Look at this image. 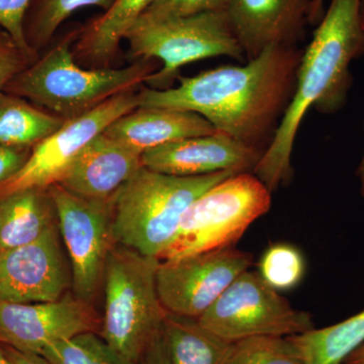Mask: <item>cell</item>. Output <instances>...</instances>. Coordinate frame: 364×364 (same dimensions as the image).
Instances as JSON below:
<instances>
[{
    "mask_svg": "<svg viewBox=\"0 0 364 364\" xmlns=\"http://www.w3.org/2000/svg\"><path fill=\"white\" fill-rule=\"evenodd\" d=\"M303 52L296 45H272L244 65L178 76L177 87H141L138 107L196 112L218 132L264 153L293 100Z\"/></svg>",
    "mask_w": 364,
    "mask_h": 364,
    "instance_id": "cell-1",
    "label": "cell"
},
{
    "mask_svg": "<svg viewBox=\"0 0 364 364\" xmlns=\"http://www.w3.org/2000/svg\"><path fill=\"white\" fill-rule=\"evenodd\" d=\"M359 4L360 0H331L304 50L293 100L253 171L272 193L293 178L294 141L306 112L314 107L321 114H336L346 105L349 67L364 55Z\"/></svg>",
    "mask_w": 364,
    "mask_h": 364,
    "instance_id": "cell-2",
    "label": "cell"
},
{
    "mask_svg": "<svg viewBox=\"0 0 364 364\" xmlns=\"http://www.w3.org/2000/svg\"><path fill=\"white\" fill-rule=\"evenodd\" d=\"M80 28L64 36L42 58L31 64L4 91L30 100L62 119H75L109 98L138 90L159 65L141 58L124 68L86 69L72 51Z\"/></svg>",
    "mask_w": 364,
    "mask_h": 364,
    "instance_id": "cell-3",
    "label": "cell"
},
{
    "mask_svg": "<svg viewBox=\"0 0 364 364\" xmlns=\"http://www.w3.org/2000/svg\"><path fill=\"white\" fill-rule=\"evenodd\" d=\"M235 172L176 176L140 167L114 196L112 233L116 243L156 257L176 237L186 210L198 196Z\"/></svg>",
    "mask_w": 364,
    "mask_h": 364,
    "instance_id": "cell-4",
    "label": "cell"
},
{
    "mask_svg": "<svg viewBox=\"0 0 364 364\" xmlns=\"http://www.w3.org/2000/svg\"><path fill=\"white\" fill-rule=\"evenodd\" d=\"M159 264L158 258L122 245L107 257L102 337L128 364H138L162 334L167 311L158 296Z\"/></svg>",
    "mask_w": 364,
    "mask_h": 364,
    "instance_id": "cell-5",
    "label": "cell"
},
{
    "mask_svg": "<svg viewBox=\"0 0 364 364\" xmlns=\"http://www.w3.org/2000/svg\"><path fill=\"white\" fill-rule=\"evenodd\" d=\"M270 207L272 191L252 172L228 177L191 203L159 260H177L235 247L248 228L267 214Z\"/></svg>",
    "mask_w": 364,
    "mask_h": 364,
    "instance_id": "cell-6",
    "label": "cell"
},
{
    "mask_svg": "<svg viewBox=\"0 0 364 364\" xmlns=\"http://www.w3.org/2000/svg\"><path fill=\"white\" fill-rule=\"evenodd\" d=\"M124 40L134 59H158L163 67L147 79L153 90H168L181 67L227 56L246 60L235 38L226 11H205L167 18H138Z\"/></svg>",
    "mask_w": 364,
    "mask_h": 364,
    "instance_id": "cell-7",
    "label": "cell"
},
{
    "mask_svg": "<svg viewBox=\"0 0 364 364\" xmlns=\"http://www.w3.org/2000/svg\"><path fill=\"white\" fill-rule=\"evenodd\" d=\"M196 320L230 342L252 337L287 338L315 328L310 314L294 309L259 273L249 269Z\"/></svg>",
    "mask_w": 364,
    "mask_h": 364,
    "instance_id": "cell-8",
    "label": "cell"
},
{
    "mask_svg": "<svg viewBox=\"0 0 364 364\" xmlns=\"http://www.w3.org/2000/svg\"><path fill=\"white\" fill-rule=\"evenodd\" d=\"M59 233L63 239L78 299L90 303L104 279L107 257L114 248V200L81 198L60 184L50 186Z\"/></svg>",
    "mask_w": 364,
    "mask_h": 364,
    "instance_id": "cell-9",
    "label": "cell"
},
{
    "mask_svg": "<svg viewBox=\"0 0 364 364\" xmlns=\"http://www.w3.org/2000/svg\"><path fill=\"white\" fill-rule=\"evenodd\" d=\"M136 91L109 98L92 111L65 121L61 128L33 147L25 165L0 184V198L23 189H48L59 183L95 136L138 107Z\"/></svg>",
    "mask_w": 364,
    "mask_h": 364,
    "instance_id": "cell-10",
    "label": "cell"
},
{
    "mask_svg": "<svg viewBox=\"0 0 364 364\" xmlns=\"http://www.w3.org/2000/svg\"><path fill=\"white\" fill-rule=\"evenodd\" d=\"M252 262L250 253L235 247L160 261L156 284L163 308L181 317L200 318Z\"/></svg>",
    "mask_w": 364,
    "mask_h": 364,
    "instance_id": "cell-11",
    "label": "cell"
},
{
    "mask_svg": "<svg viewBox=\"0 0 364 364\" xmlns=\"http://www.w3.org/2000/svg\"><path fill=\"white\" fill-rule=\"evenodd\" d=\"M70 282L60 245L58 224L32 243L0 251V301H58Z\"/></svg>",
    "mask_w": 364,
    "mask_h": 364,
    "instance_id": "cell-12",
    "label": "cell"
},
{
    "mask_svg": "<svg viewBox=\"0 0 364 364\" xmlns=\"http://www.w3.org/2000/svg\"><path fill=\"white\" fill-rule=\"evenodd\" d=\"M98 321L88 303L70 294L46 303L0 301V343L42 353L55 342L97 332Z\"/></svg>",
    "mask_w": 364,
    "mask_h": 364,
    "instance_id": "cell-13",
    "label": "cell"
},
{
    "mask_svg": "<svg viewBox=\"0 0 364 364\" xmlns=\"http://www.w3.org/2000/svg\"><path fill=\"white\" fill-rule=\"evenodd\" d=\"M264 153L226 134L191 136L165 144L142 154V165L160 173L200 176L217 172H252Z\"/></svg>",
    "mask_w": 364,
    "mask_h": 364,
    "instance_id": "cell-14",
    "label": "cell"
},
{
    "mask_svg": "<svg viewBox=\"0 0 364 364\" xmlns=\"http://www.w3.org/2000/svg\"><path fill=\"white\" fill-rule=\"evenodd\" d=\"M228 20L247 61L272 45H296L309 23L301 0H228Z\"/></svg>",
    "mask_w": 364,
    "mask_h": 364,
    "instance_id": "cell-15",
    "label": "cell"
},
{
    "mask_svg": "<svg viewBox=\"0 0 364 364\" xmlns=\"http://www.w3.org/2000/svg\"><path fill=\"white\" fill-rule=\"evenodd\" d=\"M141 157L102 133L86 146L58 184L88 200H112L143 166Z\"/></svg>",
    "mask_w": 364,
    "mask_h": 364,
    "instance_id": "cell-16",
    "label": "cell"
},
{
    "mask_svg": "<svg viewBox=\"0 0 364 364\" xmlns=\"http://www.w3.org/2000/svg\"><path fill=\"white\" fill-rule=\"evenodd\" d=\"M217 132L210 122L196 112L136 107L109 124L104 133L142 155L165 144Z\"/></svg>",
    "mask_w": 364,
    "mask_h": 364,
    "instance_id": "cell-17",
    "label": "cell"
},
{
    "mask_svg": "<svg viewBox=\"0 0 364 364\" xmlns=\"http://www.w3.org/2000/svg\"><path fill=\"white\" fill-rule=\"evenodd\" d=\"M154 0H116L102 16L81 26L72 46L76 62L91 69L109 68L119 44Z\"/></svg>",
    "mask_w": 364,
    "mask_h": 364,
    "instance_id": "cell-18",
    "label": "cell"
},
{
    "mask_svg": "<svg viewBox=\"0 0 364 364\" xmlns=\"http://www.w3.org/2000/svg\"><path fill=\"white\" fill-rule=\"evenodd\" d=\"M57 224L49 189L30 188L0 198V251L37 240Z\"/></svg>",
    "mask_w": 364,
    "mask_h": 364,
    "instance_id": "cell-19",
    "label": "cell"
},
{
    "mask_svg": "<svg viewBox=\"0 0 364 364\" xmlns=\"http://www.w3.org/2000/svg\"><path fill=\"white\" fill-rule=\"evenodd\" d=\"M64 123L30 100L0 91V146L33 149Z\"/></svg>",
    "mask_w": 364,
    "mask_h": 364,
    "instance_id": "cell-20",
    "label": "cell"
},
{
    "mask_svg": "<svg viewBox=\"0 0 364 364\" xmlns=\"http://www.w3.org/2000/svg\"><path fill=\"white\" fill-rule=\"evenodd\" d=\"M162 335L171 364H221L232 342L221 338L196 318L167 312Z\"/></svg>",
    "mask_w": 364,
    "mask_h": 364,
    "instance_id": "cell-21",
    "label": "cell"
},
{
    "mask_svg": "<svg viewBox=\"0 0 364 364\" xmlns=\"http://www.w3.org/2000/svg\"><path fill=\"white\" fill-rule=\"evenodd\" d=\"M304 364H343L345 359L364 344V310L322 329L287 337Z\"/></svg>",
    "mask_w": 364,
    "mask_h": 364,
    "instance_id": "cell-22",
    "label": "cell"
},
{
    "mask_svg": "<svg viewBox=\"0 0 364 364\" xmlns=\"http://www.w3.org/2000/svg\"><path fill=\"white\" fill-rule=\"evenodd\" d=\"M116 0H33L26 14V42L33 51L49 45L60 26L78 9L98 6L107 11Z\"/></svg>",
    "mask_w": 364,
    "mask_h": 364,
    "instance_id": "cell-23",
    "label": "cell"
},
{
    "mask_svg": "<svg viewBox=\"0 0 364 364\" xmlns=\"http://www.w3.org/2000/svg\"><path fill=\"white\" fill-rule=\"evenodd\" d=\"M51 364H128L97 332H85L46 347Z\"/></svg>",
    "mask_w": 364,
    "mask_h": 364,
    "instance_id": "cell-24",
    "label": "cell"
},
{
    "mask_svg": "<svg viewBox=\"0 0 364 364\" xmlns=\"http://www.w3.org/2000/svg\"><path fill=\"white\" fill-rule=\"evenodd\" d=\"M221 364H304L287 338L252 337L232 342Z\"/></svg>",
    "mask_w": 364,
    "mask_h": 364,
    "instance_id": "cell-25",
    "label": "cell"
},
{
    "mask_svg": "<svg viewBox=\"0 0 364 364\" xmlns=\"http://www.w3.org/2000/svg\"><path fill=\"white\" fill-rule=\"evenodd\" d=\"M305 260L298 249L289 244L270 246L261 257L259 274L277 291L298 286L305 275Z\"/></svg>",
    "mask_w": 364,
    "mask_h": 364,
    "instance_id": "cell-26",
    "label": "cell"
},
{
    "mask_svg": "<svg viewBox=\"0 0 364 364\" xmlns=\"http://www.w3.org/2000/svg\"><path fill=\"white\" fill-rule=\"evenodd\" d=\"M33 0H0V28L6 31L16 44L33 62L39 54L33 51L26 39L25 21Z\"/></svg>",
    "mask_w": 364,
    "mask_h": 364,
    "instance_id": "cell-27",
    "label": "cell"
},
{
    "mask_svg": "<svg viewBox=\"0 0 364 364\" xmlns=\"http://www.w3.org/2000/svg\"><path fill=\"white\" fill-rule=\"evenodd\" d=\"M227 1L228 0H154L140 18H176L205 11H225Z\"/></svg>",
    "mask_w": 364,
    "mask_h": 364,
    "instance_id": "cell-28",
    "label": "cell"
},
{
    "mask_svg": "<svg viewBox=\"0 0 364 364\" xmlns=\"http://www.w3.org/2000/svg\"><path fill=\"white\" fill-rule=\"evenodd\" d=\"M33 63L13 38L0 28V91H4L9 81Z\"/></svg>",
    "mask_w": 364,
    "mask_h": 364,
    "instance_id": "cell-29",
    "label": "cell"
},
{
    "mask_svg": "<svg viewBox=\"0 0 364 364\" xmlns=\"http://www.w3.org/2000/svg\"><path fill=\"white\" fill-rule=\"evenodd\" d=\"M32 149L0 146V184L11 178L25 165Z\"/></svg>",
    "mask_w": 364,
    "mask_h": 364,
    "instance_id": "cell-30",
    "label": "cell"
},
{
    "mask_svg": "<svg viewBox=\"0 0 364 364\" xmlns=\"http://www.w3.org/2000/svg\"><path fill=\"white\" fill-rule=\"evenodd\" d=\"M138 364H171L162 334L151 344Z\"/></svg>",
    "mask_w": 364,
    "mask_h": 364,
    "instance_id": "cell-31",
    "label": "cell"
},
{
    "mask_svg": "<svg viewBox=\"0 0 364 364\" xmlns=\"http://www.w3.org/2000/svg\"><path fill=\"white\" fill-rule=\"evenodd\" d=\"M2 347L13 364H51L41 354L20 351L4 344H2Z\"/></svg>",
    "mask_w": 364,
    "mask_h": 364,
    "instance_id": "cell-32",
    "label": "cell"
},
{
    "mask_svg": "<svg viewBox=\"0 0 364 364\" xmlns=\"http://www.w3.org/2000/svg\"><path fill=\"white\" fill-rule=\"evenodd\" d=\"M325 0H313L311 4L310 11H309V23L310 25H318L324 16Z\"/></svg>",
    "mask_w": 364,
    "mask_h": 364,
    "instance_id": "cell-33",
    "label": "cell"
},
{
    "mask_svg": "<svg viewBox=\"0 0 364 364\" xmlns=\"http://www.w3.org/2000/svg\"><path fill=\"white\" fill-rule=\"evenodd\" d=\"M343 364H364V344L352 352L350 355L345 359Z\"/></svg>",
    "mask_w": 364,
    "mask_h": 364,
    "instance_id": "cell-34",
    "label": "cell"
},
{
    "mask_svg": "<svg viewBox=\"0 0 364 364\" xmlns=\"http://www.w3.org/2000/svg\"><path fill=\"white\" fill-rule=\"evenodd\" d=\"M358 177H359V181H360L361 195H363V196L364 198V152H363V160H361L360 165H359Z\"/></svg>",
    "mask_w": 364,
    "mask_h": 364,
    "instance_id": "cell-35",
    "label": "cell"
},
{
    "mask_svg": "<svg viewBox=\"0 0 364 364\" xmlns=\"http://www.w3.org/2000/svg\"><path fill=\"white\" fill-rule=\"evenodd\" d=\"M0 364H13L11 361L9 360V358H7L1 343H0Z\"/></svg>",
    "mask_w": 364,
    "mask_h": 364,
    "instance_id": "cell-36",
    "label": "cell"
},
{
    "mask_svg": "<svg viewBox=\"0 0 364 364\" xmlns=\"http://www.w3.org/2000/svg\"><path fill=\"white\" fill-rule=\"evenodd\" d=\"M359 11H360L361 23L364 28V0H360V4H359Z\"/></svg>",
    "mask_w": 364,
    "mask_h": 364,
    "instance_id": "cell-37",
    "label": "cell"
},
{
    "mask_svg": "<svg viewBox=\"0 0 364 364\" xmlns=\"http://www.w3.org/2000/svg\"><path fill=\"white\" fill-rule=\"evenodd\" d=\"M301 1L306 2V4H310V6H311V4H312L313 0H301Z\"/></svg>",
    "mask_w": 364,
    "mask_h": 364,
    "instance_id": "cell-38",
    "label": "cell"
}]
</instances>
